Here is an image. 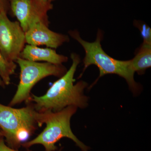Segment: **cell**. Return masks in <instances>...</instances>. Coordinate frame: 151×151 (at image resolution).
Segmentation results:
<instances>
[{
  "instance_id": "30bf717a",
  "label": "cell",
  "mask_w": 151,
  "mask_h": 151,
  "mask_svg": "<svg viewBox=\"0 0 151 151\" xmlns=\"http://www.w3.org/2000/svg\"><path fill=\"white\" fill-rule=\"evenodd\" d=\"M131 60L133 71L139 74H143L151 66V44L143 43L137 53Z\"/></svg>"
},
{
  "instance_id": "ba28073f",
  "label": "cell",
  "mask_w": 151,
  "mask_h": 151,
  "mask_svg": "<svg viewBox=\"0 0 151 151\" xmlns=\"http://www.w3.org/2000/svg\"><path fill=\"white\" fill-rule=\"evenodd\" d=\"M26 43L33 46L45 45L47 47L56 49L64 42H68V36L52 31L48 26L42 23L33 26L25 32Z\"/></svg>"
},
{
  "instance_id": "6da1fadb",
  "label": "cell",
  "mask_w": 151,
  "mask_h": 151,
  "mask_svg": "<svg viewBox=\"0 0 151 151\" xmlns=\"http://www.w3.org/2000/svg\"><path fill=\"white\" fill-rule=\"evenodd\" d=\"M72 65L66 73L50 86L43 96L32 94L29 102H31L36 111L39 112H58L70 106L84 108L88 105V99L84 94V89L88 84L80 81L74 84V76L80 63L78 55H70Z\"/></svg>"
},
{
  "instance_id": "e0dca14e",
  "label": "cell",
  "mask_w": 151,
  "mask_h": 151,
  "mask_svg": "<svg viewBox=\"0 0 151 151\" xmlns=\"http://www.w3.org/2000/svg\"><path fill=\"white\" fill-rule=\"evenodd\" d=\"M43 1H45L49 2L51 3L53 1H55V0H43Z\"/></svg>"
},
{
  "instance_id": "8fae6325",
  "label": "cell",
  "mask_w": 151,
  "mask_h": 151,
  "mask_svg": "<svg viewBox=\"0 0 151 151\" xmlns=\"http://www.w3.org/2000/svg\"><path fill=\"white\" fill-rule=\"evenodd\" d=\"M16 67L15 62H9L6 60L0 50V77L6 85L10 83L11 75L14 73Z\"/></svg>"
},
{
  "instance_id": "277c9868",
  "label": "cell",
  "mask_w": 151,
  "mask_h": 151,
  "mask_svg": "<svg viewBox=\"0 0 151 151\" xmlns=\"http://www.w3.org/2000/svg\"><path fill=\"white\" fill-rule=\"evenodd\" d=\"M77 108L70 106L58 112H41L42 123L46 124V127L36 137L23 143L22 145L29 148L34 145H41L45 151H55V144L60 139L67 138L73 140L82 151H88L89 147L78 139L70 128V119Z\"/></svg>"
},
{
  "instance_id": "9c48e42d",
  "label": "cell",
  "mask_w": 151,
  "mask_h": 151,
  "mask_svg": "<svg viewBox=\"0 0 151 151\" xmlns=\"http://www.w3.org/2000/svg\"><path fill=\"white\" fill-rule=\"evenodd\" d=\"M19 58L34 62L45 61L56 65H62L68 60L67 57L58 54L52 48H41L28 44L24 46Z\"/></svg>"
},
{
  "instance_id": "7c38bea8",
  "label": "cell",
  "mask_w": 151,
  "mask_h": 151,
  "mask_svg": "<svg viewBox=\"0 0 151 151\" xmlns=\"http://www.w3.org/2000/svg\"><path fill=\"white\" fill-rule=\"evenodd\" d=\"M134 25L139 29L142 37L143 43L151 44V29L150 28L142 22L135 21Z\"/></svg>"
},
{
  "instance_id": "3957f363",
  "label": "cell",
  "mask_w": 151,
  "mask_h": 151,
  "mask_svg": "<svg viewBox=\"0 0 151 151\" xmlns=\"http://www.w3.org/2000/svg\"><path fill=\"white\" fill-rule=\"evenodd\" d=\"M42 125L41 113L36 111L32 103L19 109L0 103V128L12 148L18 150Z\"/></svg>"
},
{
  "instance_id": "4fadbf2b",
  "label": "cell",
  "mask_w": 151,
  "mask_h": 151,
  "mask_svg": "<svg viewBox=\"0 0 151 151\" xmlns=\"http://www.w3.org/2000/svg\"><path fill=\"white\" fill-rule=\"evenodd\" d=\"M0 151H19L17 150L12 148L7 145L5 142L4 137H0ZM27 151H32L27 150Z\"/></svg>"
},
{
  "instance_id": "2e32d148",
  "label": "cell",
  "mask_w": 151,
  "mask_h": 151,
  "mask_svg": "<svg viewBox=\"0 0 151 151\" xmlns=\"http://www.w3.org/2000/svg\"><path fill=\"white\" fill-rule=\"evenodd\" d=\"M0 137H4V134H3L2 131L1 130V128H0Z\"/></svg>"
},
{
  "instance_id": "5b68a950",
  "label": "cell",
  "mask_w": 151,
  "mask_h": 151,
  "mask_svg": "<svg viewBox=\"0 0 151 151\" xmlns=\"http://www.w3.org/2000/svg\"><path fill=\"white\" fill-rule=\"evenodd\" d=\"M15 62L20 68V81L17 92L10 103L11 106L24 101L28 103L31 98V90L41 79L50 76L61 77L67 71L62 65L34 62L21 58Z\"/></svg>"
},
{
  "instance_id": "8992f818",
  "label": "cell",
  "mask_w": 151,
  "mask_h": 151,
  "mask_svg": "<svg viewBox=\"0 0 151 151\" xmlns=\"http://www.w3.org/2000/svg\"><path fill=\"white\" fill-rule=\"evenodd\" d=\"M26 43L25 32L18 22H12L6 12H0V50L9 62L19 58Z\"/></svg>"
},
{
  "instance_id": "9a60e30c",
  "label": "cell",
  "mask_w": 151,
  "mask_h": 151,
  "mask_svg": "<svg viewBox=\"0 0 151 151\" xmlns=\"http://www.w3.org/2000/svg\"><path fill=\"white\" fill-rule=\"evenodd\" d=\"M4 85L5 84L4 83V81H3L2 79L0 77V86H4Z\"/></svg>"
},
{
  "instance_id": "ac0fdd59",
  "label": "cell",
  "mask_w": 151,
  "mask_h": 151,
  "mask_svg": "<svg viewBox=\"0 0 151 151\" xmlns=\"http://www.w3.org/2000/svg\"><path fill=\"white\" fill-rule=\"evenodd\" d=\"M58 151H60V150Z\"/></svg>"
},
{
  "instance_id": "5bb4252c",
  "label": "cell",
  "mask_w": 151,
  "mask_h": 151,
  "mask_svg": "<svg viewBox=\"0 0 151 151\" xmlns=\"http://www.w3.org/2000/svg\"><path fill=\"white\" fill-rule=\"evenodd\" d=\"M10 9V0H0V12L2 11L7 12Z\"/></svg>"
},
{
  "instance_id": "7a4b0ae2",
  "label": "cell",
  "mask_w": 151,
  "mask_h": 151,
  "mask_svg": "<svg viewBox=\"0 0 151 151\" xmlns=\"http://www.w3.org/2000/svg\"><path fill=\"white\" fill-rule=\"evenodd\" d=\"M69 34L81 45L85 51V55L83 59L84 68L79 78L82 76L87 68L94 65L97 66L100 70V75L94 84L99 78L104 76L117 74L126 80L133 93L135 94L139 92V86L134 79L135 73L132 69L131 60H118L107 54L101 45L103 34L100 30H98L96 40L92 42H88L82 39L77 30L70 31Z\"/></svg>"
},
{
  "instance_id": "52a82bcc",
  "label": "cell",
  "mask_w": 151,
  "mask_h": 151,
  "mask_svg": "<svg viewBox=\"0 0 151 151\" xmlns=\"http://www.w3.org/2000/svg\"><path fill=\"white\" fill-rule=\"evenodd\" d=\"M52 8L43 0H10V9L25 32L39 23L48 26L47 13Z\"/></svg>"
}]
</instances>
